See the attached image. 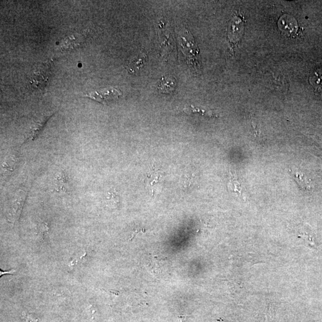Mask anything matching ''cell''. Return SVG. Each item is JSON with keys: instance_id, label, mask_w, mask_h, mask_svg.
Listing matches in <instances>:
<instances>
[{"instance_id": "1", "label": "cell", "mask_w": 322, "mask_h": 322, "mask_svg": "<svg viewBox=\"0 0 322 322\" xmlns=\"http://www.w3.org/2000/svg\"><path fill=\"white\" fill-rule=\"evenodd\" d=\"M121 96L122 93L119 90L115 88H111L91 92V93L86 95L85 96L103 103V104H108L109 103L116 101Z\"/></svg>"}, {"instance_id": "7", "label": "cell", "mask_w": 322, "mask_h": 322, "mask_svg": "<svg viewBox=\"0 0 322 322\" xmlns=\"http://www.w3.org/2000/svg\"><path fill=\"white\" fill-rule=\"evenodd\" d=\"M186 320V316L179 315L175 322H184Z\"/></svg>"}, {"instance_id": "6", "label": "cell", "mask_w": 322, "mask_h": 322, "mask_svg": "<svg viewBox=\"0 0 322 322\" xmlns=\"http://www.w3.org/2000/svg\"><path fill=\"white\" fill-rule=\"evenodd\" d=\"M184 112L186 114H194L198 113L203 115V116H207L209 117H214V114H212V112L206 111L204 110V109H201L200 108H194L193 106H190L188 108L184 109Z\"/></svg>"}, {"instance_id": "8", "label": "cell", "mask_w": 322, "mask_h": 322, "mask_svg": "<svg viewBox=\"0 0 322 322\" xmlns=\"http://www.w3.org/2000/svg\"><path fill=\"white\" fill-rule=\"evenodd\" d=\"M215 322H224L223 321H215Z\"/></svg>"}, {"instance_id": "4", "label": "cell", "mask_w": 322, "mask_h": 322, "mask_svg": "<svg viewBox=\"0 0 322 322\" xmlns=\"http://www.w3.org/2000/svg\"><path fill=\"white\" fill-rule=\"evenodd\" d=\"M176 86L177 81L175 78L166 76L161 80L158 86V91L161 93L170 94L174 91Z\"/></svg>"}, {"instance_id": "3", "label": "cell", "mask_w": 322, "mask_h": 322, "mask_svg": "<svg viewBox=\"0 0 322 322\" xmlns=\"http://www.w3.org/2000/svg\"><path fill=\"white\" fill-rule=\"evenodd\" d=\"M147 60V55L145 53H141L129 61L126 69L131 73H136L145 66Z\"/></svg>"}, {"instance_id": "2", "label": "cell", "mask_w": 322, "mask_h": 322, "mask_svg": "<svg viewBox=\"0 0 322 322\" xmlns=\"http://www.w3.org/2000/svg\"><path fill=\"white\" fill-rule=\"evenodd\" d=\"M289 172L292 175L293 179H294L301 189L306 191H310L311 189L312 186L310 180L303 172L294 168H290Z\"/></svg>"}, {"instance_id": "5", "label": "cell", "mask_w": 322, "mask_h": 322, "mask_svg": "<svg viewBox=\"0 0 322 322\" xmlns=\"http://www.w3.org/2000/svg\"><path fill=\"white\" fill-rule=\"evenodd\" d=\"M228 188L232 192L237 193L240 195L243 194V186H242L238 178H236L233 175H232L231 182L228 184Z\"/></svg>"}]
</instances>
